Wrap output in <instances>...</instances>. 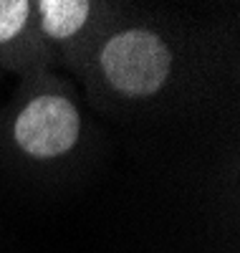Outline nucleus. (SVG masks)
<instances>
[{"instance_id":"obj_1","label":"nucleus","mask_w":240,"mask_h":253,"mask_svg":"<svg viewBox=\"0 0 240 253\" xmlns=\"http://www.w3.org/2000/svg\"><path fill=\"white\" fill-rule=\"evenodd\" d=\"M101 66L112 86L126 96L155 94L169 76L172 53L164 41L144 28L117 33L101 51Z\"/></svg>"},{"instance_id":"obj_2","label":"nucleus","mask_w":240,"mask_h":253,"mask_svg":"<svg viewBox=\"0 0 240 253\" xmlns=\"http://www.w3.org/2000/svg\"><path fill=\"white\" fill-rule=\"evenodd\" d=\"M81 119L63 96H38L15 122V142L33 157H56L69 152L79 139Z\"/></svg>"},{"instance_id":"obj_3","label":"nucleus","mask_w":240,"mask_h":253,"mask_svg":"<svg viewBox=\"0 0 240 253\" xmlns=\"http://www.w3.org/2000/svg\"><path fill=\"white\" fill-rule=\"evenodd\" d=\"M43 31L53 38L74 36L89 18L91 5L86 0H40Z\"/></svg>"},{"instance_id":"obj_4","label":"nucleus","mask_w":240,"mask_h":253,"mask_svg":"<svg viewBox=\"0 0 240 253\" xmlns=\"http://www.w3.org/2000/svg\"><path fill=\"white\" fill-rule=\"evenodd\" d=\"M28 0H0V43L15 38L28 20Z\"/></svg>"}]
</instances>
